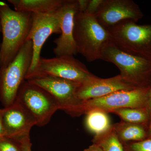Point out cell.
Here are the masks:
<instances>
[{
    "mask_svg": "<svg viewBox=\"0 0 151 151\" xmlns=\"http://www.w3.org/2000/svg\"><path fill=\"white\" fill-rule=\"evenodd\" d=\"M6 137L0 139V151H22L19 144Z\"/></svg>",
    "mask_w": 151,
    "mask_h": 151,
    "instance_id": "21",
    "label": "cell"
},
{
    "mask_svg": "<svg viewBox=\"0 0 151 151\" xmlns=\"http://www.w3.org/2000/svg\"><path fill=\"white\" fill-rule=\"evenodd\" d=\"M147 111L149 115L151 116V83L149 94L148 102L147 105Z\"/></svg>",
    "mask_w": 151,
    "mask_h": 151,
    "instance_id": "27",
    "label": "cell"
},
{
    "mask_svg": "<svg viewBox=\"0 0 151 151\" xmlns=\"http://www.w3.org/2000/svg\"><path fill=\"white\" fill-rule=\"evenodd\" d=\"M150 88H139L121 90L103 97L82 101L78 106L76 117L85 115L93 110L111 113L116 109L124 108L147 109Z\"/></svg>",
    "mask_w": 151,
    "mask_h": 151,
    "instance_id": "6",
    "label": "cell"
},
{
    "mask_svg": "<svg viewBox=\"0 0 151 151\" xmlns=\"http://www.w3.org/2000/svg\"><path fill=\"white\" fill-rule=\"evenodd\" d=\"M100 60L116 65L124 81L136 88H150L145 85L151 83V60L126 53L110 41L103 49Z\"/></svg>",
    "mask_w": 151,
    "mask_h": 151,
    "instance_id": "4",
    "label": "cell"
},
{
    "mask_svg": "<svg viewBox=\"0 0 151 151\" xmlns=\"http://www.w3.org/2000/svg\"><path fill=\"white\" fill-rule=\"evenodd\" d=\"M113 128L119 139L123 144L145 139L146 132L139 124H132L121 121L113 124Z\"/></svg>",
    "mask_w": 151,
    "mask_h": 151,
    "instance_id": "17",
    "label": "cell"
},
{
    "mask_svg": "<svg viewBox=\"0 0 151 151\" xmlns=\"http://www.w3.org/2000/svg\"><path fill=\"white\" fill-rule=\"evenodd\" d=\"M86 151V150H84V151Z\"/></svg>",
    "mask_w": 151,
    "mask_h": 151,
    "instance_id": "30",
    "label": "cell"
},
{
    "mask_svg": "<svg viewBox=\"0 0 151 151\" xmlns=\"http://www.w3.org/2000/svg\"><path fill=\"white\" fill-rule=\"evenodd\" d=\"M60 9L49 13L32 14V25L27 39L32 42V59L25 79L35 70L41 58L42 49L47 39L53 34H60Z\"/></svg>",
    "mask_w": 151,
    "mask_h": 151,
    "instance_id": "10",
    "label": "cell"
},
{
    "mask_svg": "<svg viewBox=\"0 0 151 151\" xmlns=\"http://www.w3.org/2000/svg\"><path fill=\"white\" fill-rule=\"evenodd\" d=\"M103 0H89L87 9L85 12L94 15L99 8Z\"/></svg>",
    "mask_w": 151,
    "mask_h": 151,
    "instance_id": "22",
    "label": "cell"
},
{
    "mask_svg": "<svg viewBox=\"0 0 151 151\" xmlns=\"http://www.w3.org/2000/svg\"><path fill=\"white\" fill-rule=\"evenodd\" d=\"M16 100L29 111L39 127L48 124L55 113L59 110L58 103L51 94L27 80L22 84Z\"/></svg>",
    "mask_w": 151,
    "mask_h": 151,
    "instance_id": "8",
    "label": "cell"
},
{
    "mask_svg": "<svg viewBox=\"0 0 151 151\" xmlns=\"http://www.w3.org/2000/svg\"><path fill=\"white\" fill-rule=\"evenodd\" d=\"M118 75L111 78H102L95 76L89 81L81 84L77 92L81 101L103 97L121 90L136 89Z\"/></svg>",
    "mask_w": 151,
    "mask_h": 151,
    "instance_id": "14",
    "label": "cell"
},
{
    "mask_svg": "<svg viewBox=\"0 0 151 151\" xmlns=\"http://www.w3.org/2000/svg\"><path fill=\"white\" fill-rule=\"evenodd\" d=\"M0 32H1V24H0Z\"/></svg>",
    "mask_w": 151,
    "mask_h": 151,
    "instance_id": "29",
    "label": "cell"
},
{
    "mask_svg": "<svg viewBox=\"0 0 151 151\" xmlns=\"http://www.w3.org/2000/svg\"><path fill=\"white\" fill-rule=\"evenodd\" d=\"M94 15L106 29L125 21L137 23L143 16L139 6L132 0H103Z\"/></svg>",
    "mask_w": 151,
    "mask_h": 151,
    "instance_id": "11",
    "label": "cell"
},
{
    "mask_svg": "<svg viewBox=\"0 0 151 151\" xmlns=\"http://www.w3.org/2000/svg\"><path fill=\"white\" fill-rule=\"evenodd\" d=\"M85 150L86 151H104L100 147L94 144H92V145Z\"/></svg>",
    "mask_w": 151,
    "mask_h": 151,
    "instance_id": "26",
    "label": "cell"
},
{
    "mask_svg": "<svg viewBox=\"0 0 151 151\" xmlns=\"http://www.w3.org/2000/svg\"><path fill=\"white\" fill-rule=\"evenodd\" d=\"M60 10V35L54 41L53 52L56 57L75 55L78 53L73 37L74 17L78 11L77 0H65Z\"/></svg>",
    "mask_w": 151,
    "mask_h": 151,
    "instance_id": "13",
    "label": "cell"
},
{
    "mask_svg": "<svg viewBox=\"0 0 151 151\" xmlns=\"http://www.w3.org/2000/svg\"><path fill=\"white\" fill-rule=\"evenodd\" d=\"M110 41L120 50L151 60V24L125 21L107 29Z\"/></svg>",
    "mask_w": 151,
    "mask_h": 151,
    "instance_id": "3",
    "label": "cell"
},
{
    "mask_svg": "<svg viewBox=\"0 0 151 151\" xmlns=\"http://www.w3.org/2000/svg\"><path fill=\"white\" fill-rule=\"evenodd\" d=\"M93 144L100 147L104 151H124V146L117 137L113 128L104 134L94 137Z\"/></svg>",
    "mask_w": 151,
    "mask_h": 151,
    "instance_id": "18",
    "label": "cell"
},
{
    "mask_svg": "<svg viewBox=\"0 0 151 151\" xmlns=\"http://www.w3.org/2000/svg\"><path fill=\"white\" fill-rule=\"evenodd\" d=\"M5 137L19 144L30 138V132L36 125L35 120L29 111L18 100L2 109Z\"/></svg>",
    "mask_w": 151,
    "mask_h": 151,
    "instance_id": "12",
    "label": "cell"
},
{
    "mask_svg": "<svg viewBox=\"0 0 151 151\" xmlns=\"http://www.w3.org/2000/svg\"><path fill=\"white\" fill-rule=\"evenodd\" d=\"M78 11L81 12H85L87 9L89 0H77Z\"/></svg>",
    "mask_w": 151,
    "mask_h": 151,
    "instance_id": "24",
    "label": "cell"
},
{
    "mask_svg": "<svg viewBox=\"0 0 151 151\" xmlns=\"http://www.w3.org/2000/svg\"><path fill=\"white\" fill-rule=\"evenodd\" d=\"M124 151H151V138L124 144Z\"/></svg>",
    "mask_w": 151,
    "mask_h": 151,
    "instance_id": "20",
    "label": "cell"
},
{
    "mask_svg": "<svg viewBox=\"0 0 151 151\" xmlns=\"http://www.w3.org/2000/svg\"><path fill=\"white\" fill-rule=\"evenodd\" d=\"M27 80L51 94L58 103L59 110L75 117L78 105L82 102L77 96V91L81 84L50 76L35 77Z\"/></svg>",
    "mask_w": 151,
    "mask_h": 151,
    "instance_id": "9",
    "label": "cell"
},
{
    "mask_svg": "<svg viewBox=\"0 0 151 151\" xmlns=\"http://www.w3.org/2000/svg\"><path fill=\"white\" fill-rule=\"evenodd\" d=\"M32 22V14L13 10L0 1V24L2 41L0 48V68L12 62L27 40Z\"/></svg>",
    "mask_w": 151,
    "mask_h": 151,
    "instance_id": "1",
    "label": "cell"
},
{
    "mask_svg": "<svg viewBox=\"0 0 151 151\" xmlns=\"http://www.w3.org/2000/svg\"><path fill=\"white\" fill-rule=\"evenodd\" d=\"M5 137V131L3 124L2 109L0 108V139Z\"/></svg>",
    "mask_w": 151,
    "mask_h": 151,
    "instance_id": "25",
    "label": "cell"
},
{
    "mask_svg": "<svg viewBox=\"0 0 151 151\" xmlns=\"http://www.w3.org/2000/svg\"><path fill=\"white\" fill-rule=\"evenodd\" d=\"M108 114L104 111L93 110L85 114V127L94 137L104 134L112 128L113 124Z\"/></svg>",
    "mask_w": 151,
    "mask_h": 151,
    "instance_id": "16",
    "label": "cell"
},
{
    "mask_svg": "<svg viewBox=\"0 0 151 151\" xmlns=\"http://www.w3.org/2000/svg\"><path fill=\"white\" fill-rule=\"evenodd\" d=\"M22 151H32V143L30 139L28 138L19 143Z\"/></svg>",
    "mask_w": 151,
    "mask_h": 151,
    "instance_id": "23",
    "label": "cell"
},
{
    "mask_svg": "<svg viewBox=\"0 0 151 151\" xmlns=\"http://www.w3.org/2000/svg\"><path fill=\"white\" fill-rule=\"evenodd\" d=\"M32 55V42L28 40L12 62L0 68V99L4 108L16 101L31 65Z\"/></svg>",
    "mask_w": 151,
    "mask_h": 151,
    "instance_id": "5",
    "label": "cell"
},
{
    "mask_svg": "<svg viewBox=\"0 0 151 151\" xmlns=\"http://www.w3.org/2000/svg\"><path fill=\"white\" fill-rule=\"evenodd\" d=\"M73 37L78 53L89 63L101 59L103 49L110 42L108 31L94 15L79 12L74 17Z\"/></svg>",
    "mask_w": 151,
    "mask_h": 151,
    "instance_id": "2",
    "label": "cell"
},
{
    "mask_svg": "<svg viewBox=\"0 0 151 151\" xmlns=\"http://www.w3.org/2000/svg\"><path fill=\"white\" fill-rule=\"evenodd\" d=\"M111 113L119 116L123 122L139 124L147 121L149 114L148 111L145 109L132 108L116 109Z\"/></svg>",
    "mask_w": 151,
    "mask_h": 151,
    "instance_id": "19",
    "label": "cell"
},
{
    "mask_svg": "<svg viewBox=\"0 0 151 151\" xmlns=\"http://www.w3.org/2000/svg\"><path fill=\"white\" fill-rule=\"evenodd\" d=\"M65 0H8L15 11L32 14L53 12L63 5Z\"/></svg>",
    "mask_w": 151,
    "mask_h": 151,
    "instance_id": "15",
    "label": "cell"
},
{
    "mask_svg": "<svg viewBox=\"0 0 151 151\" xmlns=\"http://www.w3.org/2000/svg\"><path fill=\"white\" fill-rule=\"evenodd\" d=\"M148 133L149 137L151 138V122L150 124V127H149Z\"/></svg>",
    "mask_w": 151,
    "mask_h": 151,
    "instance_id": "28",
    "label": "cell"
},
{
    "mask_svg": "<svg viewBox=\"0 0 151 151\" xmlns=\"http://www.w3.org/2000/svg\"><path fill=\"white\" fill-rule=\"evenodd\" d=\"M50 76L83 84L95 76L73 55H65L51 58H41L35 70L26 80Z\"/></svg>",
    "mask_w": 151,
    "mask_h": 151,
    "instance_id": "7",
    "label": "cell"
}]
</instances>
